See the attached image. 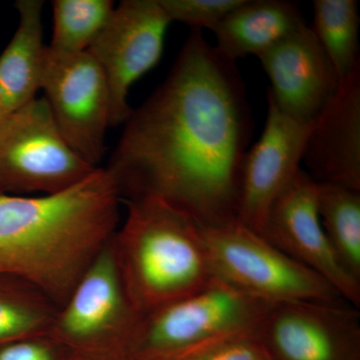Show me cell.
<instances>
[{
  "instance_id": "1",
  "label": "cell",
  "mask_w": 360,
  "mask_h": 360,
  "mask_svg": "<svg viewBox=\"0 0 360 360\" xmlns=\"http://www.w3.org/2000/svg\"><path fill=\"white\" fill-rule=\"evenodd\" d=\"M253 127L236 61L191 30L165 82L132 110L106 170L122 202L155 198L202 227L233 224Z\"/></svg>"
},
{
  "instance_id": "2",
  "label": "cell",
  "mask_w": 360,
  "mask_h": 360,
  "mask_svg": "<svg viewBox=\"0 0 360 360\" xmlns=\"http://www.w3.org/2000/svg\"><path fill=\"white\" fill-rule=\"evenodd\" d=\"M120 203L103 167L58 193L0 194V274L25 279L60 309L115 236Z\"/></svg>"
},
{
  "instance_id": "3",
  "label": "cell",
  "mask_w": 360,
  "mask_h": 360,
  "mask_svg": "<svg viewBox=\"0 0 360 360\" xmlns=\"http://www.w3.org/2000/svg\"><path fill=\"white\" fill-rule=\"evenodd\" d=\"M122 202L127 217L111 245L125 291L139 314L186 297L214 278L200 225L158 198Z\"/></svg>"
},
{
  "instance_id": "4",
  "label": "cell",
  "mask_w": 360,
  "mask_h": 360,
  "mask_svg": "<svg viewBox=\"0 0 360 360\" xmlns=\"http://www.w3.org/2000/svg\"><path fill=\"white\" fill-rule=\"evenodd\" d=\"M200 229L213 276L241 292L270 305L347 302L326 279L238 221Z\"/></svg>"
},
{
  "instance_id": "5",
  "label": "cell",
  "mask_w": 360,
  "mask_h": 360,
  "mask_svg": "<svg viewBox=\"0 0 360 360\" xmlns=\"http://www.w3.org/2000/svg\"><path fill=\"white\" fill-rule=\"evenodd\" d=\"M270 307L214 277L201 290L143 315L130 355L165 360L215 338L253 330Z\"/></svg>"
},
{
  "instance_id": "6",
  "label": "cell",
  "mask_w": 360,
  "mask_h": 360,
  "mask_svg": "<svg viewBox=\"0 0 360 360\" xmlns=\"http://www.w3.org/2000/svg\"><path fill=\"white\" fill-rule=\"evenodd\" d=\"M141 319L125 291L110 240L58 309L49 335L84 359L130 355Z\"/></svg>"
},
{
  "instance_id": "7",
  "label": "cell",
  "mask_w": 360,
  "mask_h": 360,
  "mask_svg": "<svg viewBox=\"0 0 360 360\" xmlns=\"http://www.w3.org/2000/svg\"><path fill=\"white\" fill-rule=\"evenodd\" d=\"M96 168L68 146L44 97L13 111L0 127V194L58 193Z\"/></svg>"
},
{
  "instance_id": "8",
  "label": "cell",
  "mask_w": 360,
  "mask_h": 360,
  "mask_svg": "<svg viewBox=\"0 0 360 360\" xmlns=\"http://www.w3.org/2000/svg\"><path fill=\"white\" fill-rule=\"evenodd\" d=\"M40 89L68 146L98 167L110 127L111 98L108 80L96 59L87 51H61L47 45Z\"/></svg>"
},
{
  "instance_id": "9",
  "label": "cell",
  "mask_w": 360,
  "mask_h": 360,
  "mask_svg": "<svg viewBox=\"0 0 360 360\" xmlns=\"http://www.w3.org/2000/svg\"><path fill=\"white\" fill-rule=\"evenodd\" d=\"M170 23L158 0H123L87 49L108 80L110 127L129 120L130 87L160 63Z\"/></svg>"
},
{
  "instance_id": "10",
  "label": "cell",
  "mask_w": 360,
  "mask_h": 360,
  "mask_svg": "<svg viewBox=\"0 0 360 360\" xmlns=\"http://www.w3.org/2000/svg\"><path fill=\"white\" fill-rule=\"evenodd\" d=\"M255 331L270 360H360V314L349 303L271 305Z\"/></svg>"
},
{
  "instance_id": "11",
  "label": "cell",
  "mask_w": 360,
  "mask_h": 360,
  "mask_svg": "<svg viewBox=\"0 0 360 360\" xmlns=\"http://www.w3.org/2000/svg\"><path fill=\"white\" fill-rule=\"evenodd\" d=\"M317 191L319 184L300 168L270 206L260 236L326 279L345 302L359 309L360 281L335 257L319 217Z\"/></svg>"
},
{
  "instance_id": "12",
  "label": "cell",
  "mask_w": 360,
  "mask_h": 360,
  "mask_svg": "<svg viewBox=\"0 0 360 360\" xmlns=\"http://www.w3.org/2000/svg\"><path fill=\"white\" fill-rule=\"evenodd\" d=\"M257 58L271 84L267 96L279 111L300 124H312L338 91L335 68L309 26Z\"/></svg>"
},
{
  "instance_id": "13",
  "label": "cell",
  "mask_w": 360,
  "mask_h": 360,
  "mask_svg": "<svg viewBox=\"0 0 360 360\" xmlns=\"http://www.w3.org/2000/svg\"><path fill=\"white\" fill-rule=\"evenodd\" d=\"M262 136L246 153L241 172L238 221L262 233L270 206L302 168L311 124L295 122L267 96Z\"/></svg>"
},
{
  "instance_id": "14",
  "label": "cell",
  "mask_w": 360,
  "mask_h": 360,
  "mask_svg": "<svg viewBox=\"0 0 360 360\" xmlns=\"http://www.w3.org/2000/svg\"><path fill=\"white\" fill-rule=\"evenodd\" d=\"M302 162L316 184L360 191V70L338 85L312 123Z\"/></svg>"
},
{
  "instance_id": "15",
  "label": "cell",
  "mask_w": 360,
  "mask_h": 360,
  "mask_svg": "<svg viewBox=\"0 0 360 360\" xmlns=\"http://www.w3.org/2000/svg\"><path fill=\"white\" fill-rule=\"evenodd\" d=\"M307 25L300 4L288 0H243L213 26L215 49L238 61L260 56L291 33Z\"/></svg>"
},
{
  "instance_id": "16",
  "label": "cell",
  "mask_w": 360,
  "mask_h": 360,
  "mask_svg": "<svg viewBox=\"0 0 360 360\" xmlns=\"http://www.w3.org/2000/svg\"><path fill=\"white\" fill-rule=\"evenodd\" d=\"M41 0H18L16 32L0 54V94L9 112L35 98L40 89L44 44Z\"/></svg>"
},
{
  "instance_id": "17",
  "label": "cell",
  "mask_w": 360,
  "mask_h": 360,
  "mask_svg": "<svg viewBox=\"0 0 360 360\" xmlns=\"http://www.w3.org/2000/svg\"><path fill=\"white\" fill-rule=\"evenodd\" d=\"M58 307L20 277L0 274V345L49 335Z\"/></svg>"
},
{
  "instance_id": "18",
  "label": "cell",
  "mask_w": 360,
  "mask_h": 360,
  "mask_svg": "<svg viewBox=\"0 0 360 360\" xmlns=\"http://www.w3.org/2000/svg\"><path fill=\"white\" fill-rule=\"evenodd\" d=\"M359 4L355 0H314L310 26L342 84L360 70Z\"/></svg>"
},
{
  "instance_id": "19",
  "label": "cell",
  "mask_w": 360,
  "mask_h": 360,
  "mask_svg": "<svg viewBox=\"0 0 360 360\" xmlns=\"http://www.w3.org/2000/svg\"><path fill=\"white\" fill-rule=\"evenodd\" d=\"M317 184L319 217L329 243L341 266L360 281V191Z\"/></svg>"
},
{
  "instance_id": "20",
  "label": "cell",
  "mask_w": 360,
  "mask_h": 360,
  "mask_svg": "<svg viewBox=\"0 0 360 360\" xmlns=\"http://www.w3.org/2000/svg\"><path fill=\"white\" fill-rule=\"evenodd\" d=\"M53 35L49 46L58 51L89 49L115 9L111 0H54Z\"/></svg>"
},
{
  "instance_id": "21",
  "label": "cell",
  "mask_w": 360,
  "mask_h": 360,
  "mask_svg": "<svg viewBox=\"0 0 360 360\" xmlns=\"http://www.w3.org/2000/svg\"><path fill=\"white\" fill-rule=\"evenodd\" d=\"M165 360H270L255 329L215 338Z\"/></svg>"
},
{
  "instance_id": "22",
  "label": "cell",
  "mask_w": 360,
  "mask_h": 360,
  "mask_svg": "<svg viewBox=\"0 0 360 360\" xmlns=\"http://www.w3.org/2000/svg\"><path fill=\"white\" fill-rule=\"evenodd\" d=\"M243 0H158L170 21H179L193 30H212Z\"/></svg>"
},
{
  "instance_id": "23",
  "label": "cell",
  "mask_w": 360,
  "mask_h": 360,
  "mask_svg": "<svg viewBox=\"0 0 360 360\" xmlns=\"http://www.w3.org/2000/svg\"><path fill=\"white\" fill-rule=\"evenodd\" d=\"M0 360H84L49 335L34 336L0 345Z\"/></svg>"
},
{
  "instance_id": "24",
  "label": "cell",
  "mask_w": 360,
  "mask_h": 360,
  "mask_svg": "<svg viewBox=\"0 0 360 360\" xmlns=\"http://www.w3.org/2000/svg\"><path fill=\"white\" fill-rule=\"evenodd\" d=\"M11 115V113L7 110L4 98H2L1 94H0V127L6 122L7 118H8Z\"/></svg>"
},
{
  "instance_id": "25",
  "label": "cell",
  "mask_w": 360,
  "mask_h": 360,
  "mask_svg": "<svg viewBox=\"0 0 360 360\" xmlns=\"http://www.w3.org/2000/svg\"><path fill=\"white\" fill-rule=\"evenodd\" d=\"M84 360H146L134 356V355H122V356L115 357H101V359H89Z\"/></svg>"
}]
</instances>
